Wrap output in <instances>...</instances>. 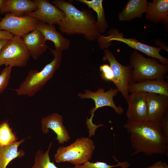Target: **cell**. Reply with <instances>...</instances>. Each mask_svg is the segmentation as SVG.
<instances>
[{"label":"cell","instance_id":"f1b7e54d","mask_svg":"<svg viewBox=\"0 0 168 168\" xmlns=\"http://www.w3.org/2000/svg\"><path fill=\"white\" fill-rule=\"evenodd\" d=\"M13 36L12 34L7 31L0 30V40H9Z\"/></svg>","mask_w":168,"mask_h":168},{"label":"cell","instance_id":"7402d4cb","mask_svg":"<svg viewBox=\"0 0 168 168\" xmlns=\"http://www.w3.org/2000/svg\"><path fill=\"white\" fill-rule=\"evenodd\" d=\"M79 2L86 5L97 14L96 24L100 33H104L108 28V25L106 20L105 11L103 6L102 0H78Z\"/></svg>","mask_w":168,"mask_h":168},{"label":"cell","instance_id":"8fae6325","mask_svg":"<svg viewBox=\"0 0 168 168\" xmlns=\"http://www.w3.org/2000/svg\"><path fill=\"white\" fill-rule=\"evenodd\" d=\"M37 7L35 11L25 15L34 18L38 21L48 24L58 25L65 19L64 13L57 7L47 0H35Z\"/></svg>","mask_w":168,"mask_h":168},{"label":"cell","instance_id":"277c9868","mask_svg":"<svg viewBox=\"0 0 168 168\" xmlns=\"http://www.w3.org/2000/svg\"><path fill=\"white\" fill-rule=\"evenodd\" d=\"M129 63L132 68L134 82L149 79H164L168 72V65L159 63L156 59L146 58L136 50L131 53Z\"/></svg>","mask_w":168,"mask_h":168},{"label":"cell","instance_id":"9a60e30c","mask_svg":"<svg viewBox=\"0 0 168 168\" xmlns=\"http://www.w3.org/2000/svg\"><path fill=\"white\" fill-rule=\"evenodd\" d=\"M29 52L30 56L37 59L47 50L46 40L42 33L35 29L21 37Z\"/></svg>","mask_w":168,"mask_h":168},{"label":"cell","instance_id":"e0dca14e","mask_svg":"<svg viewBox=\"0 0 168 168\" xmlns=\"http://www.w3.org/2000/svg\"><path fill=\"white\" fill-rule=\"evenodd\" d=\"M36 29L42 33L46 40H49L54 43L55 49H59L63 51L69 48L70 40L58 31L54 25L39 21Z\"/></svg>","mask_w":168,"mask_h":168},{"label":"cell","instance_id":"3957f363","mask_svg":"<svg viewBox=\"0 0 168 168\" xmlns=\"http://www.w3.org/2000/svg\"><path fill=\"white\" fill-rule=\"evenodd\" d=\"M54 56L53 59L40 71L31 70L19 87L14 90L18 96H34L53 77L60 67L62 51L58 49H50Z\"/></svg>","mask_w":168,"mask_h":168},{"label":"cell","instance_id":"7a4b0ae2","mask_svg":"<svg viewBox=\"0 0 168 168\" xmlns=\"http://www.w3.org/2000/svg\"><path fill=\"white\" fill-rule=\"evenodd\" d=\"M51 3L65 14L64 20L58 25L62 32L68 35H82L88 41H94L100 35L96 21L89 12L78 10L69 1L55 0Z\"/></svg>","mask_w":168,"mask_h":168},{"label":"cell","instance_id":"484cf974","mask_svg":"<svg viewBox=\"0 0 168 168\" xmlns=\"http://www.w3.org/2000/svg\"><path fill=\"white\" fill-rule=\"evenodd\" d=\"M12 67H6L0 74V94L4 90L7 86L10 77Z\"/></svg>","mask_w":168,"mask_h":168},{"label":"cell","instance_id":"cb8c5ba5","mask_svg":"<svg viewBox=\"0 0 168 168\" xmlns=\"http://www.w3.org/2000/svg\"><path fill=\"white\" fill-rule=\"evenodd\" d=\"M15 135L12 132L7 120L0 124V145H9L16 141Z\"/></svg>","mask_w":168,"mask_h":168},{"label":"cell","instance_id":"4316f807","mask_svg":"<svg viewBox=\"0 0 168 168\" xmlns=\"http://www.w3.org/2000/svg\"><path fill=\"white\" fill-rule=\"evenodd\" d=\"M102 78L106 81L113 82L114 74L110 65L105 64L101 65L100 67Z\"/></svg>","mask_w":168,"mask_h":168},{"label":"cell","instance_id":"9c48e42d","mask_svg":"<svg viewBox=\"0 0 168 168\" xmlns=\"http://www.w3.org/2000/svg\"><path fill=\"white\" fill-rule=\"evenodd\" d=\"M103 59L109 62L114 74L112 82L127 102L129 95L128 88L133 82L132 67L130 64L127 66L121 64L113 53L107 49H104Z\"/></svg>","mask_w":168,"mask_h":168},{"label":"cell","instance_id":"1f68e13d","mask_svg":"<svg viewBox=\"0 0 168 168\" xmlns=\"http://www.w3.org/2000/svg\"><path fill=\"white\" fill-rule=\"evenodd\" d=\"M5 0H0V9L2 6Z\"/></svg>","mask_w":168,"mask_h":168},{"label":"cell","instance_id":"ba28073f","mask_svg":"<svg viewBox=\"0 0 168 168\" xmlns=\"http://www.w3.org/2000/svg\"><path fill=\"white\" fill-rule=\"evenodd\" d=\"M30 55L23 40L14 36L2 48L0 54V66L21 67L26 66Z\"/></svg>","mask_w":168,"mask_h":168},{"label":"cell","instance_id":"4dcf8cb0","mask_svg":"<svg viewBox=\"0 0 168 168\" xmlns=\"http://www.w3.org/2000/svg\"><path fill=\"white\" fill-rule=\"evenodd\" d=\"M8 40H0V54L1 50L3 47L7 43Z\"/></svg>","mask_w":168,"mask_h":168},{"label":"cell","instance_id":"5bb4252c","mask_svg":"<svg viewBox=\"0 0 168 168\" xmlns=\"http://www.w3.org/2000/svg\"><path fill=\"white\" fill-rule=\"evenodd\" d=\"M147 120L160 123L168 112V96L157 94L146 93Z\"/></svg>","mask_w":168,"mask_h":168},{"label":"cell","instance_id":"8992f818","mask_svg":"<svg viewBox=\"0 0 168 168\" xmlns=\"http://www.w3.org/2000/svg\"><path fill=\"white\" fill-rule=\"evenodd\" d=\"M119 92V90L116 88H111L106 91L104 88H99L95 92L86 90L84 93H79L78 94V96L81 99H91L95 102V107L91 108L89 111L91 116L89 119L87 117L86 121L87 128L89 130V137L95 135L96 131L98 128L104 126L102 124L96 125L92 122L95 112L97 109L105 106H109L112 108L115 112L119 115L123 113V108L120 106L116 105L113 100V97L116 96Z\"/></svg>","mask_w":168,"mask_h":168},{"label":"cell","instance_id":"83f0119b","mask_svg":"<svg viewBox=\"0 0 168 168\" xmlns=\"http://www.w3.org/2000/svg\"><path fill=\"white\" fill-rule=\"evenodd\" d=\"M160 124L164 136L168 138V114L167 112L161 119Z\"/></svg>","mask_w":168,"mask_h":168},{"label":"cell","instance_id":"4fadbf2b","mask_svg":"<svg viewBox=\"0 0 168 168\" xmlns=\"http://www.w3.org/2000/svg\"><path fill=\"white\" fill-rule=\"evenodd\" d=\"M63 122L62 115L57 113L49 114L41 119V131L43 133L47 134L49 129L52 130L56 134V139L59 144H63L70 140V137Z\"/></svg>","mask_w":168,"mask_h":168},{"label":"cell","instance_id":"44dd1931","mask_svg":"<svg viewBox=\"0 0 168 168\" xmlns=\"http://www.w3.org/2000/svg\"><path fill=\"white\" fill-rule=\"evenodd\" d=\"M25 140L22 139L7 145H0V168H6L12 160L25 155V152L23 150H18L19 146Z\"/></svg>","mask_w":168,"mask_h":168},{"label":"cell","instance_id":"30bf717a","mask_svg":"<svg viewBox=\"0 0 168 168\" xmlns=\"http://www.w3.org/2000/svg\"><path fill=\"white\" fill-rule=\"evenodd\" d=\"M38 22L37 20L29 16H17L6 13L0 21V30L21 37L35 29Z\"/></svg>","mask_w":168,"mask_h":168},{"label":"cell","instance_id":"2e32d148","mask_svg":"<svg viewBox=\"0 0 168 168\" xmlns=\"http://www.w3.org/2000/svg\"><path fill=\"white\" fill-rule=\"evenodd\" d=\"M139 91L168 96V82L164 79H149L133 82L129 87V92Z\"/></svg>","mask_w":168,"mask_h":168},{"label":"cell","instance_id":"d6a6232c","mask_svg":"<svg viewBox=\"0 0 168 168\" xmlns=\"http://www.w3.org/2000/svg\"><path fill=\"white\" fill-rule=\"evenodd\" d=\"M164 168H168V165L166 162H163Z\"/></svg>","mask_w":168,"mask_h":168},{"label":"cell","instance_id":"d4e9b609","mask_svg":"<svg viewBox=\"0 0 168 168\" xmlns=\"http://www.w3.org/2000/svg\"><path fill=\"white\" fill-rule=\"evenodd\" d=\"M118 164L115 165H110L106 162L97 161L95 162L87 161L83 164L75 165L72 168H112L116 167H120L122 168H128L129 164L127 161L120 162L114 157Z\"/></svg>","mask_w":168,"mask_h":168},{"label":"cell","instance_id":"6da1fadb","mask_svg":"<svg viewBox=\"0 0 168 168\" xmlns=\"http://www.w3.org/2000/svg\"><path fill=\"white\" fill-rule=\"evenodd\" d=\"M124 127L130 134L133 151L131 156L142 153L168 156V138L163 135L160 123L148 120L128 121Z\"/></svg>","mask_w":168,"mask_h":168},{"label":"cell","instance_id":"f546056e","mask_svg":"<svg viewBox=\"0 0 168 168\" xmlns=\"http://www.w3.org/2000/svg\"><path fill=\"white\" fill-rule=\"evenodd\" d=\"M144 168H164L163 162L161 161L155 162L152 165Z\"/></svg>","mask_w":168,"mask_h":168},{"label":"cell","instance_id":"d6986e66","mask_svg":"<svg viewBox=\"0 0 168 168\" xmlns=\"http://www.w3.org/2000/svg\"><path fill=\"white\" fill-rule=\"evenodd\" d=\"M147 0H130L124 9L119 12L118 18L121 21H130L136 18L142 17L147 11Z\"/></svg>","mask_w":168,"mask_h":168},{"label":"cell","instance_id":"52a82bcc","mask_svg":"<svg viewBox=\"0 0 168 168\" xmlns=\"http://www.w3.org/2000/svg\"><path fill=\"white\" fill-rule=\"evenodd\" d=\"M108 35L105 36L100 34L97 39L99 47L105 49L112 45L110 42L116 41L122 42L128 46L137 51L142 52L149 57L158 59L161 63L168 64V59L160 54V51L163 49L161 47H156L141 43L135 38H127L124 37L123 34L116 28L110 29L108 33Z\"/></svg>","mask_w":168,"mask_h":168},{"label":"cell","instance_id":"ffe728a7","mask_svg":"<svg viewBox=\"0 0 168 168\" xmlns=\"http://www.w3.org/2000/svg\"><path fill=\"white\" fill-rule=\"evenodd\" d=\"M147 19L153 23L165 22L168 20V0H153L148 2L146 12Z\"/></svg>","mask_w":168,"mask_h":168},{"label":"cell","instance_id":"7c38bea8","mask_svg":"<svg viewBox=\"0 0 168 168\" xmlns=\"http://www.w3.org/2000/svg\"><path fill=\"white\" fill-rule=\"evenodd\" d=\"M146 93L139 91L129 94L126 115L128 121H143L147 119Z\"/></svg>","mask_w":168,"mask_h":168},{"label":"cell","instance_id":"ac0fdd59","mask_svg":"<svg viewBox=\"0 0 168 168\" xmlns=\"http://www.w3.org/2000/svg\"><path fill=\"white\" fill-rule=\"evenodd\" d=\"M37 9V7L34 1L5 0L0 9V13L3 14L10 13L16 16H23Z\"/></svg>","mask_w":168,"mask_h":168},{"label":"cell","instance_id":"5b68a950","mask_svg":"<svg viewBox=\"0 0 168 168\" xmlns=\"http://www.w3.org/2000/svg\"><path fill=\"white\" fill-rule=\"evenodd\" d=\"M95 149L94 142L88 137H82L66 146H61L54 155L56 162H69L81 165L91 160Z\"/></svg>","mask_w":168,"mask_h":168},{"label":"cell","instance_id":"603a6c76","mask_svg":"<svg viewBox=\"0 0 168 168\" xmlns=\"http://www.w3.org/2000/svg\"><path fill=\"white\" fill-rule=\"evenodd\" d=\"M52 144V142L50 143L47 150L44 152L40 149L37 150L35 156L34 164L31 168H60L50 161L49 152Z\"/></svg>","mask_w":168,"mask_h":168},{"label":"cell","instance_id":"836d02e7","mask_svg":"<svg viewBox=\"0 0 168 168\" xmlns=\"http://www.w3.org/2000/svg\"><path fill=\"white\" fill-rule=\"evenodd\" d=\"M1 17H0V21L1 20Z\"/></svg>","mask_w":168,"mask_h":168}]
</instances>
